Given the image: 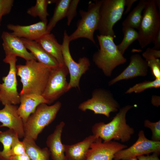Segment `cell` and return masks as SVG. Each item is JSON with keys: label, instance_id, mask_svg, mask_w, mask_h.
<instances>
[{"label": "cell", "instance_id": "6da1fadb", "mask_svg": "<svg viewBox=\"0 0 160 160\" xmlns=\"http://www.w3.org/2000/svg\"><path fill=\"white\" fill-rule=\"evenodd\" d=\"M17 75L20 77L22 89L19 95L34 94L42 95L52 68L35 60L26 61L24 65H16Z\"/></svg>", "mask_w": 160, "mask_h": 160}, {"label": "cell", "instance_id": "7a4b0ae2", "mask_svg": "<svg viewBox=\"0 0 160 160\" xmlns=\"http://www.w3.org/2000/svg\"><path fill=\"white\" fill-rule=\"evenodd\" d=\"M133 107L130 105L120 108L119 112L110 122L95 123L92 127L93 135L101 138L103 141H120L122 143L129 141L135 133L134 128L127 124L126 116Z\"/></svg>", "mask_w": 160, "mask_h": 160}, {"label": "cell", "instance_id": "3957f363", "mask_svg": "<svg viewBox=\"0 0 160 160\" xmlns=\"http://www.w3.org/2000/svg\"><path fill=\"white\" fill-rule=\"evenodd\" d=\"M97 38L100 49L94 54L93 61L105 76H110L113 70L125 63L127 59L118 49L113 37L100 35H97Z\"/></svg>", "mask_w": 160, "mask_h": 160}, {"label": "cell", "instance_id": "277c9868", "mask_svg": "<svg viewBox=\"0 0 160 160\" xmlns=\"http://www.w3.org/2000/svg\"><path fill=\"white\" fill-rule=\"evenodd\" d=\"M61 106L59 101L51 105H39L24 124V137L36 140L44 128L54 120Z\"/></svg>", "mask_w": 160, "mask_h": 160}, {"label": "cell", "instance_id": "5b68a950", "mask_svg": "<svg viewBox=\"0 0 160 160\" xmlns=\"http://www.w3.org/2000/svg\"><path fill=\"white\" fill-rule=\"evenodd\" d=\"M138 32L137 39L143 49L150 44L160 30V16L155 0H146Z\"/></svg>", "mask_w": 160, "mask_h": 160}, {"label": "cell", "instance_id": "8992f818", "mask_svg": "<svg viewBox=\"0 0 160 160\" xmlns=\"http://www.w3.org/2000/svg\"><path fill=\"white\" fill-rule=\"evenodd\" d=\"M103 0H97L89 4L87 11H79L81 19L77 24V28L69 38L70 41L80 38H85L95 44L94 34L97 30L99 10Z\"/></svg>", "mask_w": 160, "mask_h": 160}, {"label": "cell", "instance_id": "52a82bcc", "mask_svg": "<svg viewBox=\"0 0 160 160\" xmlns=\"http://www.w3.org/2000/svg\"><path fill=\"white\" fill-rule=\"evenodd\" d=\"M125 6V0H103L97 29L100 35L116 37L113 27L121 18Z\"/></svg>", "mask_w": 160, "mask_h": 160}, {"label": "cell", "instance_id": "ba28073f", "mask_svg": "<svg viewBox=\"0 0 160 160\" xmlns=\"http://www.w3.org/2000/svg\"><path fill=\"white\" fill-rule=\"evenodd\" d=\"M78 108L84 112L90 110L94 114L103 115L109 118L111 113L119 110L120 106L110 91L97 88L92 91L91 98L79 104Z\"/></svg>", "mask_w": 160, "mask_h": 160}, {"label": "cell", "instance_id": "9c48e42d", "mask_svg": "<svg viewBox=\"0 0 160 160\" xmlns=\"http://www.w3.org/2000/svg\"><path fill=\"white\" fill-rule=\"evenodd\" d=\"M63 34L62 44V53L64 64L68 68L70 76L68 91L73 88H77L80 90L81 78L89 69L90 63L89 59L85 57L80 58L78 62L74 60L69 49V43L71 41L66 30L64 31Z\"/></svg>", "mask_w": 160, "mask_h": 160}, {"label": "cell", "instance_id": "30bf717a", "mask_svg": "<svg viewBox=\"0 0 160 160\" xmlns=\"http://www.w3.org/2000/svg\"><path fill=\"white\" fill-rule=\"evenodd\" d=\"M17 60L16 57L10 55H5L3 60L4 62L9 65L8 74L3 77V82L0 84V100L4 105L6 104L16 105L20 103V97L17 88Z\"/></svg>", "mask_w": 160, "mask_h": 160}, {"label": "cell", "instance_id": "8fae6325", "mask_svg": "<svg viewBox=\"0 0 160 160\" xmlns=\"http://www.w3.org/2000/svg\"><path fill=\"white\" fill-rule=\"evenodd\" d=\"M69 71L65 65L52 68L45 89L42 96L48 102L53 103L68 91L66 77Z\"/></svg>", "mask_w": 160, "mask_h": 160}, {"label": "cell", "instance_id": "7c38bea8", "mask_svg": "<svg viewBox=\"0 0 160 160\" xmlns=\"http://www.w3.org/2000/svg\"><path fill=\"white\" fill-rule=\"evenodd\" d=\"M137 141L132 145L116 152L113 160H130L139 156L153 153L160 154V141L148 139L143 130L139 131Z\"/></svg>", "mask_w": 160, "mask_h": 160}, {"label": "cell", "instance_id": "4fadbf2b", "mask_svg": "<svg viewBox=\"0 0 160 160\" xmlns=\"http://www.w3.org/2000/svg\"><path fill=\"white\" fill-rule=\"evenodd\" d=\"M127 147V145L114 140L103 142L99 137L91 144L86 160H113L116 152Z\"/></svg>", "mask_w": 160, "mask_h": 160}, {"label": "cell", "instance_id": "5bb4252c", "mask_svg": "<svg viewBox=\"0 0 160 160\" xmlns=\"http://www.w3.org/2000/svg\"><path fill=\"white\" fill-rule=\"evenodd\" d=\"M1 38L5 55L19 57L26 61L31 60H36L33 54L27 51L21 38L7 31L3 32Z\"/></svg>", "mask_w": 160, "mask_h": 160}, {"label": "cell", "instance_id": "9a60e30c", "mask_svg": "<svg viewBox=\"0 0 160 160\" xmlns=\"http://www.w3.org/2000/svg\"><path fill=\"white\" fill-rule=\"evenodd\" d=\"M147 62L139 54L132 55L127 67L119 75L110 81L109 86L112 85L123 80H127L137 76H145L148 73Z\"/></svg>", "mask_w": 160, "mask_h": 160}, {"label": "cell", "instance_id": "2e32d148", "mask_svg": "<svg viewBox=\"0 0 160 160\" xmlns=\"http://www.w3.org/2000/svg\"><path fill=\"white\" fill-rule=\"evenodd\" d=\"M18 107L16 105L6 104L0 110V127H7L15 131L19 138L24 137V122L17 113Z\"/></svg>", "mask_w": 160, "mask_h": 160}, {"label": "cell", "instance_id": "e0dca14e", "mask_svg": "<svg viewBox=\"0 0 160 160\" xmlns=\"http://www.w3.org/2000/svg\"><path fill=\"white\" fill-rule=\"evenodd\" d=\"M47 25V23L41 21L27 25L10 24L7 25V28L12 31V34L18 37L36 41L48 33Z\"/></svg>", "mask_w": 160, "mask_h": 160}, {"label": "cell", "instance_id": "ac0fdd59", "mask_svg": "<svg viewBox=\"0 0 160 160\" xmlns=\"http://www.w3.org/2000/svg\"><path fill=\"white\" fill-rule=\"evenodd\" d=\"M65 125L64 121L60 122L47 138L46 145L52 160H65L64 148L61 141L62 134Z\"/></svg>", "mask_w": 160, "mask_h": 160}, {"label": "cell", "instance_id": "d6986e66", "mask_svg": "<svg viewBox=\"0 0 160 160\" xmlns=\"http://www.w3.org/2000/svg\"><path fill=\"white\" fill-rule=\"evenodd\" d=\"M97 138L92 135L74 144H63L65 160H86L87 153L90 146Z\"/></svg>", "mask_w": 160, "mask_h": 160}, {"label": "cell", "instance_id": "ffe728a7", "mask_svg": "<svg viewBox=\"0 0 160 160\" xmlns=\"http://www.w3.org/2000/svg\"><path fill=\"white\" fill-rule=\"evenodd\" d=\"M19 95L20 105L18 108L17 113L24 124L39 105L42 103L48 104V101L41 95L31 94Z\"/></svg>", "mask_w": 160, "mask_h": 160}, {"label": "cell", "instance_id": "44dd1931", "mask_svg": "<svg viewBox=\"0 0 160 160\" xmlns=\"http://www.w3.org/2000/svg\"><path fill=\"white\" fill-rule=\"evenodd\" d=\"M24 45L38 62L50 68L58 66L56 60L47 52L36 41L21 38Z\"/></svg>", "mask_w": 160, "mask_h": 160}, {"label": "cell", "instance_id": "7402d4cb", "mask_svg": "<svg viewBox=\"0 0 160 160\" xmlns=\"http://www.w3.org/2000/svg\"><path fill=\"white\" fill-rule=\"evenodd\" d=\"M36 41L56 60L59 65H65L62 44L58 42L54 35L50 33H47Z\"/></svg>", "mask_w": 160, "mask_h": 160}, {"label": "cell", "instance_id": "603a6c76", "mask_svg": "<svg viewBox=\"0 0 160 160\" xmlns=\"http://www.w3.org/2000/svg\"><path fill=\"white\" fill-rule=\"evenodd\" d=\"M32 139L24 137L26 153L31 160H49L50 153L47 147L41 148Z\"/></svg>", "mask_w": 160, "mask_h": 160}, {"label": "cell", "instance_id": "cb8c5ba5", "mask_svg": "<svg viewBox=\"0 0 160 160\" xmlns=\"http://www.w3.org/2000/svg\"><path fill=\"white\" fill-rule=\"evenodd\" d=\"M71 1V0L56 1L55 7L53 15L47 25V33H50L57 23L66 17Z\"/></svg>", "mask_w": 160, "mask_h": 160}, {"label": "cell", "instance_id": "d4e9b609", "mask_svg": "<svg viewBox=\"0 0 160 160\" xmlns=\"http://www.w3.org/2000/svg\"><path fill=\"white\" fill-rule=\"evenodd\" d=\"M146 0H141L123 22V27H128L138 29L141 23L142 12L145 7Z\"/></svg>", "mask_w": 160, "mask_h": 160}, {"label": "cell", "instance_id": "484cf974", "mask_svg": "<svg viewBox=\"0 0 160 160\" xmlns=\"http://www.w3.org/2000/svg\"><path fill=\"white\" fill-rule=\"evenodd\" d=\"M48 0H37L35 5L28 9L27 13L35 17H38L41 21L47 23V17L49 14L47 11L48 4L55 2L56 1Z\"/></svg>", "mask_w": 160, "mask_h": 160}, {"label": "cell", "instance_id": "4316f807", "mask_svg": "<svg viewBox=\"0 0 160 160\" xmlns=\"http://www.w3.org/2000/svg\"><path fill=\"white\" fill-rule=\"evenodd\" d=\"M17 136L15 131L11 129L4 131H0V142L3 147V150L0 151V160H7V154L11 149L14 139Z\"/></svg>", "mask_w": 160, "mask_h": 160}, {"label": "cell", "instance_id": "83f0119b", "mask_svg": "<svg viewBox=\"0 0 160 160\" xmlns=\"http://www.w3.org/2000/svg\"><path fill=\"white\" fill-rule=\"evenodd\" d=\"M122 31L124 35L123 39L121 42L117 46L119 51L123 55L129 46L137 40L138 34L134 28L130 27H123Z\"/></svg>", "mask_w": 160, "mask_h": 160}, {"label": "cell", "instance_id": "f1b7e54d", "mask_svg": "<svg viewBox=\"0 0 160 160\" xmlns=\"http://www.w3.org/2000/svg\"><path fill=\"white\" fill-rule=\"evenodd\" d=\"M160 87V79H155L153 81H145L136 84L130 87L126 92L125 93H131L133 92L140 93L147 89L159 88Z\"/></svg>", "mask_w": 160, "mask_h": 160}, {"label": "cell", "instance_id": "f546056e", "mask_svg": "<svg viewBox=\"0 0 160 160\" xmlns=\"http://www.w3.org/2000/svg\"><path fill=\"white\" fill-rule=\"evenodd\" d=\"M26 153L25 144L22 141L19 140L17 136L14 139L12 147L7 155V160L11 156L20 155Z\"/></svg>", "mask_w": 160, "mask_h": 160}, {"label": "cell", "instance_id": "4dcf8cb0", "mask_svg": "<svg viewBox=\"0 0 160 160\" xmlns=\"http://www.w3.org/2000/svg\"><path fill=\"white\" fill-rule=\"evenodd\" d=\"M144 126L150 129L152 132L151 140L160 141V120L156 122H152L146 119L144 121Z\"/></svg>", "mask_w": 160, "mask_h": 160}, {"label": "cell", "instance_id": "1f68e13d", "mask_svg": "<svg viewBox=\"0 0 160 160\" xmlns=\"http://www.w3.org/2000/svg\"><path fill=\"white\" fill-rule=\"evenodd\" d=\"M14 2L13 0H0V25L2 17L11 12Z\"/></svg>", "mask_w": 160, "mask_h": 160}, {"label": "cell", "instance_id": "d6a6232c", "mask_svg": "<svg viewBox=\"0 0 160 160\" xmlns=\"http://www.w3.org/2000/svg\"><path fill=\"white\" fill-rule=\"evenodd\" d=\"M147 62L155 79H160V60L159 58L152 59Z\"/></svg>", "mask_w": 160, "mask_h": 160}, {"label": "cell", "instance_id": "836d02e7", "mask_svg": "<svg viewBox=\"0 0 160 160\" xmlns=\"http://www.w3.org/2000/svg\"><path fill=\"white\" fill-rule=\"evenodd\" d=\"M79 0H71L67 13L66 17L67 19V24L69 25L72 20L76 14V9Z\"/></svg>", "mask_w": 160, "mask_h": 160}, {"label": "cell", "instance_id": "e575fe53", "mask_svg": "<svg viewBox=\"0 0 160 160\" xmlns=\"http://www.w3.org/2000/svg\"><path fill=\"white\" fill-rule=\"evenodd\" d=\"M142 55L146 62L152 59L159 58L160 57V50L148 47L143 52Z\"/></svg>", "mask_w": 160, "mask_h": 160}, {"label": "cell", "instance_id": "d590c367", "mask_svg": "<svg viewBox=\"0 0 160 160\" xmlns=\"http://www.w3.org/2000/svg\"><path fill=\"white\" fill-rule=\"evenodd\" d=\"M157 153H153L151 155H142L137 157L138 160H160L159 156Z\"/></svg>", "mask_w": 160, "mask_h": 160}, {"label": "cell", "instance_id": "8d00e7d4", "mask_svg": "<svg viewBox=\"0 0 160 160\" xmlns=\"http://www.w3.org/2000/svg\"><path fill=\"white\" fill-rule=\"evenodd\" d=\"M152 42L154 45L153 49L156 50L160 49V30L155 36Z\"/></svg>", "mask_w": 160, "mask_h": 160}, {"label": "cell", "instance_id": "74e56055", "mask_svg": "<svg viewBox=\"0 0 160 160\" xmlns=\"http://www.w3.org/2000/svg\"><path fill=\"white\" fill-rule=\"evenodd\" d=\"M9 160H31V159L26 153L24 154L10 156Z\"/></svg>", "mask_w": 160, "mask_h": 160}, {"label": "cell", "instance_id": "f35d334b", "mask_svg": "<svg viewBox=\"0 0 160 160\" xmlns=\"http://www.w3.org/2000/svg\"><path fill=\"white\" fill-rule=\"evenodd\" d=\"M137 1V0H125V5L127 6V9L124 14L127 13L129 11L133 4Z\"/></svg>", "mask_w": 160, "mask_h": 160}, {"label": "cell", "instance_id": "ab89813d", "mask_svg": "<svg viewBox=\"0 0 160 160\" xmlns=\"http://www.w3.org/2000/svg\"><path fill=\"white\" fill-rule=\"evenodd\" d=\"M151 103L154 106L158 107L160 105V97L159 96H152Z\"/></svg>", "mask_w": 160, "mask_h": 160}, {"label": "cell", "instance_id": "60d3db41", "mask_svg": "<svg viewBox=\"0 0 160 160\" xmlns=\"http://www.w3.org/2000/svg\"><path fill=\"white\" fill-rule=\"evenodd\" d=\"M156 4L157 7L159 9V11L160 10V1L159 0H155Z\"/></svg>", "mask_w": 160, "mask_h": 160}, {"label": "cell", "instance_id": "b9f144b4", "mask_svg": "<svg viewBox=\"0 0 160 160\" xmlns=\"http://www.w3.org/2000/svg\"><path fill=\"white\" fill-rule=\"evenodd\" d=\"M0 102H1V100H0Z\"/></svg>", "mask_w": 160, "mask_h": 160}]
</instances>
